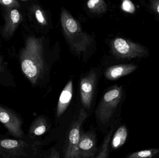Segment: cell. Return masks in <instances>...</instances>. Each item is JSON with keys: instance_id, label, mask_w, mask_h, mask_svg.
<instances>
[{"instance_id": "obj_1", "label": "cell", "mask_w": 159, "mask_h": 158, "mask_svg": "<svg viewBox=\"0 0 159 158\" xmlns=\"http://www.w3.org/2000/svg\"><path fill=\"white\" fill-rule=\"evenodd\" d=\"M24 34V44L15 55L22 74L33 86L37 85L44 71L43 40Z\"/></svg>"}, {"instance_id": "obj_2", "label": "cell", "mask_w": 159, "mask_h": 158, "mask_svg": "<svg viewBox=\"0 0 159 158\" xmlns=\"http://www.w3.org/2000/svg\"><path fill=\"white\" fill-rule=\"evenodd\" d=\"M61 26L70 46L78 53L86 51L91 42V38L82 31L79 22L65 9L61 13Z\"/></svg>"}, {"instance_id": "obj_3", "label": "cell", "mask_w": 159, "mask_h": 158, "mask_svg": "<svg viewBox=\"0 0 159 158\" xmlns=\"http://www.w3.org/2000/svg\"><path fill=\"white\" fill-rule=\"evenodd\" d=\"M122 96V88L118 86L113 87L104 95L96 110V117L100 122L107 124L109 122Z\"/></svg>"}, {"instance_id": "obj_4", "label": "cell", "mask_w": 159, "mask_h": 158, "mask_svg": "<svg viewBox=\"0 0 159 158\" xmlns=\"http://www.w3.org/2000/svg\"><path fill=\"white\" fill-rule=\"evenodd\" d=\"M4 24L0 28V36L8 42L14 37L19 27L25 21L21 8H7L0 6Z\"/></svg>"}, {"instance_id": "obj_5", "label": "cell", "mask_w": 159, "mask_h": 158, "mask_svg": "<svg viewBox=\"0 0 159 158\" xmlns=\"http://www.w3.org/2000/svg\"><path fill=\"white\" fill-rule=\"evenodd\" d=\"M87 117L86 111L81 109L70 127L63 148L64 158H79L78 147L80 138V129Z\"/></svg>"}, {"instance_id": "obj_6", "label": "cell", "mask_w": 159, "mask_h": 158, "mask_svg": "<svg viewBox=\"0 0 159 158\" xmlns=\"http://www.w3.org/2000/svg\"><path fill=\"white\" fill-rule=\"evenodd\" d=\"M111 47L114 54L121 59L142 58L149 54L148 50L142 45L123 38L115 39L112 41Z\"/></svg>"}, {"instance_id": "obj_7", "label": "cell", "mask_w": 159, "mask_h": 158, "mask_svg": "<svg viewBox=\"0 0 159 158\" xmlns=\"http://www.w3.org/2000/svg\"><path fill=\"white\" fill-rule=\"evenodd\" d=\"M97 151L96 137L93 132L80 131L78 147L79 158H93Z\"/></svg>"}, {"instance_id": "obj_8", "label": "cell", "mask_w": 159, "mask_h": 158, "mask_svg": "<svg viewBox=\"0 0 159 158\" xmlns=\"http://www.w3.org/2000/svg\"><path fill=\"white\" fill-rule=\"evenodd\" d=\"M96 80V74L93 71L82 78L80 81V92L81 103L84 107L89 108L91 105Z\"/></svg>"}, {"instance_id": "obj_9", "label": "cell", "mask_w": 159, "mask_h": 158, "mask_svg": "<svg viewBox=\"0 0 159 158\" xmlns=\"http://www.w3.org/2000/svg\"><path fill=\"white\" fill-rule=\"evenodd\" d=\"M0 85L6 87H16L15 77L5 57L0 53Z\"/></svg>"}, {"instance_id": "obj_10", "label": "cell", "mask_w": 159, "mask_h": 158, "mask_svg": "<svg viewBox=\"0 0 159 158\" xmlns=\"http://www.w3.org/2000/svg\"><path fill=\"white\" fill-rule=\"evenodd\" d=\"M137 66L133 64L118 65L108 68L105 76L109 80H116L120 77L129 74L137 69Z\"/></svg>"}, {"instance_id": "obj_11", "label": "cell", "mask_w": 159, "mask_h": 158, "mask_svg": "<svg viewBox=\"0 0 159 158\" xmlns=\"http://www.w3.org/2000/svg\"><path fill=\"white\" fill-rule=\"evenodd\" d=\"M73 96V82L70 81L61 92L58 102L57 117H60L65 112L71 101Z\"/></svg>"}, {"instance_id": "obj_12", "label": "cell", "mask_w": 159, "mask_h": 158, "mask_svg": "<svg viewBox=\"0 0 159 158\" xmlns=\"http://www.w3.org/2000/svg\"><path fill=\"white\" fill-rule=\"evenodd\" d=\"M128 137V130L125 126L120 127L116 131L111 141V145L113 149H117L125 143Z\"/></svg>"}, {"instance_id": "obj_13", "label": "cell", "mask_w": 159, "mask_h": 158, "mask_svg": "<svg viewBox=\"0 0 159 158\" xmlns=\"http://www.w3.org/2000/svg\"><path fill=\"white\" fill-rule=\"evenodd\" d=\"M112 128L107 134L105 136L101 149L96 158H107L109 155V145L111 143V137L114 130Z\"/></svg>"}, {"instance_id": "obj_14", "label": "cell", "mask_w": 159, "mask_h": 158, "mask_svg": "<svg viewBox=\"0 0 159 158\" xmlns=\"http://www.w3.org/2000/svg\"><path fill=\"white\" fill-rule=\"evenodd\" d=\"M87 5L90 11L97 14L104 13L107 9L106 3L103 0H90Z\"/></svg>"}, {"instance_id": "obj_15", "label": "cell", "mask_w": 159, "mask_h": 158, "mask_svg": "<svg viewBox=\"0 0 159 158\" xmlns=\"http://www.w3.org/2000/svg\"><path fill=\"white\" fill-rule=\"evenodd\" d=\"M48 123L44 117H40L36 121L32 132L35 135L39 136L45 133L48 129Z\"/></svg>"}, {"instance_id": "obj_16", "label": "cell", "mask_w": 159, "mask_h": 158, "mask_svg": "<svg viewBox=\"0 0 159 158\" xmlns=\"http://www.w3.org/2000/svg\"><path fill=\"white\" fill-rule=\"evenodd\" d=\"M159 152V149L143 150L131 154L128 158H151L157 155Z\"/></svg>"}, {"instance_id": "obj_17", "label": "cell", "mask_w": 159, "mask_h": 158, "mask_svg": "<svg viewBox=\"0 0 159 158\" xmlns=\"http://www.w3.org/2000/svg\"><path fill=\"white\" fill-rule=\"evenodd\" d=\"M0 6L7 8H21L20 0H0Z\"/></svg>"}, {"instance_id": "obj_18", "label": "cell", "mask_w": 159, "mask_h": 158, "mask_svg": "<svg viewBox=\"0 0 159 158\" xmlns=\"http://www.w3.org/2000/svg\"><path fill=\"white\" fill-rule=\"evenodd\" d=\"M18 142L16 140H4L1 142V146L7 149L15 148L18 146Z\"/></svg>"}, {"instance_id": "obj_19", "label": "cell", "mask_w": 159, "mask_h": 158, "mask_svg": "<svg viewBox=\"0 0 159 158\" xmlns=\"http://www.w3.org/2000/svg\"><path fill=\"white\" fill-rule=\"evenodd\" d=\"M150 9L159 16V0H151L149 2Z\"/></svg>"}, {"instance_id": "obj_20", "label": "cell", "mask_w": 159, "mask_h": 158, "mask_svg": "<svg viewBox=\"0 0 159 158\" xmlns=\"http://www.w3.org/2000/svg\"><path fill=\"white\" fill-rule=\"evenodd\" d=\"M122 9L126 12L133 13L134 10V6L131 2L129 1H123L122 4Z\"/></svg>"}, {"instance_id": "obj_21", "label": "cell", "mask_w": 159, "mask_h": 158, "mask_svg": "<svg viewBox=\"0 0 159 158\" xmlns=\"http://www.w3.org/2000/svg\"><path fill=\"white\" fill-rule=\"evenodd\" d=\"M48 158H60L58 152L55 148H52Z\"/></svg>"}, {"instance_id": "obj_22", "label": "cell", "mask_w": 159, "mask_h": 158, "mask_svg": "<svg viewBox=\"0 0 159 158\" xmlns=\"http://www.w3.org/2000/svg\"><path fill=\"white\" fill-rule=\"evenodd\" d=\"M2 47V43H1V38H0V48Z\"/></svg>"}]
</instances>
